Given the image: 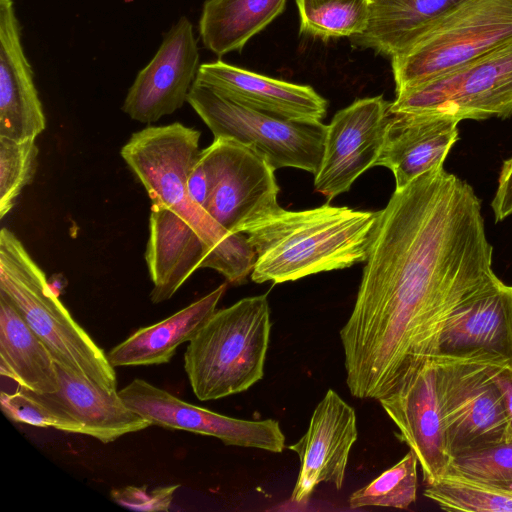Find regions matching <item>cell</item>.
Listing matches in <instances>:
<instances>
[{
  "instance_id": "cell-1",
  "label": "cell",
  "mask_w": 512,
  "mask_h": 512,
  "mask_svg": "<svg viewBox=\"0 0 512 512\" xmlns=\"http://www.w3.org/2000/svg\"><path fill=\"white\" fill-rule=\"evenodd\" d=\"M492 255L466 181L442 166L395 190L340 330L350 394L378 401L436 355L451 315L501 281Z\"/></svg>"
},
{
  "instance_id": "cell-2",
  "label": "cell",
  "mask_w": 512,
  "mask_h": 512,
  "mask_svg": "<svg viewBox=\"0 0 512 512\" xmlns=\"http://www.w3.org/2000/svg\"><path fill=\"white\" fill-rule=\"evenodd\" d=\"M378 212L335 207L279 208L251 226L255 283L280 284L365 262Z\"/></svg>"
},
{
  "instance_id": "cell-3",
  "label": "cell",
  "mask_w": 512,
  "mask_h": 512,
  "mask_svg": "<svg viewBox=\"0 0 512 512\" xmlns=\"http://www.w3.org/2000/svg\"><path fill=\"white\" fill-rule=\"evenodd\" d=\"M200 137L199 130L179 122L148 126L133 133L120 153L152 204L179 214L206 241L209 254L202 268L219 272L231 284H240L251 274L256 259L247 236L223 228L188 194V178L202 151Z\"/></svg>"
},
{
  "instance_id": "cell-4",
  "label": "cell",
  "mask_w": 512,
  "mask_h": 512,
  "mask_svg": "<svg viewBox=\"0 0 512 512\" xmlns=\"http://www.w3.org/2000/svg\"><path fill=\"white\" fill-rule=\"evenodd\" d=\"M0 293L46 345L56 364L109 392L117 391L115 367L107 355L74 320L43 270L8 228L0 232Z\"/></svg>"
},
{
  "instance_id": "cell-5",
  "label": "cell",
  "mask_w": 512,
  "mask_h": 512,
  "mask_svg": "<svg viewBox=\"0 0 512 512\" xmlns=\"http://www.w3.org/2000/svg\"><path fill=\"white\" fill-rule=\"evenodd\" d=\"M271 331L267 295L216 310L189 341L184 369L195 396L217 400L248 390L264 375Z\"/></svg>"
},
{
  "instance_id": "cell-6",
  "label": "cell",
  "mask_w": 512,
  "mask_h": 512,
  "mask_svg": "<svg viewBox=\"0 0 512 512\" xmlns=\"http://www.w3.org/2000/svg\"><path fill=\"white\" fill-rule=\"evenodd\" d=\"M512 42V0H462L405 51L391 58L396 93Z\"/></svg>"
},
{
  "instance_id": "cell-7",
  "label": "cell",
  "mask_w": 512,
  "mask_h": 512,
  "mask_svg": "<svg viewBox=\"0 0 512 512\" xmlns=\"http://www.w3.org/2000/svg\"><path fill=\"white\" fill-rule=\"evenodd\" d=\"M452 457L508 441V419L492 369L501 357L483 351L433 356ZM506 362V361H505Z\"/></svg>"
},
{
  "instance_id": "cell-8",
  "label": "cell",
  "mask_w": 512,
  "mask_h": 512,
  "mask_svg": "<svg viewBox=\"0 0 512 512\" xmlns=\"http://www.w3.org/2000/svg\"><path fill=\"white\" fill-rule=\"evenodd\" d=\"M187 102L214 138H229L252 147L275 169L317 172L327 128L322 122L269 116L238 105L198 82L192 85Z\"/></svg>"
},
{
  "instance_id": "cell-9",
  "label": "cell",
  "mask_w": 512,
  "mask_h": 512,
  "mask_svg": "<svg viewBox=\"0 0 512 512\" xmlns=\"http://www.w3.org/2000/svg\"><path fill=\"white\" fill-rule=\"evenodd\" d=\"M390 110L484 120L512 116V42L413 88L396 93Z\"/></svg>"
},
{
  "instance_id": "cell-10",
  "label": "cell",
  "mask_w": 512,
  "mask_h": 512,
  "mask_svg": "<svg viewBox=\"0 0 512 512\" xmlns=\"http://www.w3.org/2000/svg\"><path fill=\"white\" fill-rule=\"evenodd\" d=\"M201 157L213 180L205 211L229 232L245 234L280 208L276 169L252 147L214 138Z\"/></svg>"
},
{
  "instance_id": "cell-11",
  "label": "cell",
  "mask_w": 512,
  "mask_h": 512,
  "mask_svg": "<svg viewBox=\"0 0 512 512\" xmlns=\"http://www.w3.org/2000/svg\"><path fill=\"white\" fill-rule=\"evenodd\" d=\"M390 105L383 96L362 98L334 115L314 174L315 191L332 200L375 166L385 141Z\"/></svg>"
},
{
  "instance_id": "cell-12",
  "label": "cell",
  "mask_w": 512,
  "mask_h": 512,
  "mask_svg": "<svg viewBox=\"0 0 512 512\" xmlns=\"http://www.w3.org/2000/svg\"><path fill=\"white\" fill-rule=\"evenodd\" d=\"M125 404L151 425L213 436L225 445L280 453L285 435L275 419L243 420L187 403L136 378L119 392Z\"/></svg>"
},
{
  "instance_id": "cell-13",
  "label": "cell",
  "mask_w": 512,
  "mask_h": 512,
  "mask_svg": "<svg viewBox=\"0 0 512 512\" xmlns=\"http://www.w3.org/2000/svg\"><path fill=\"white\" fill-rule=\"evenodd\" d=\"M378 401L397 426L398 437L415 453L426 485L449 472L453 457L448 448L433 357Z\"/></svg>"
},
{
  "instance_id": "cell-14",
  "label": "cell",
  "mask_w": 512,
  "mask_h": 512,
  "mask_svg": "<svg viewBox=\"0 0 512 512\" xmlns=\"http://www.w3.org/2000/svg\"><path fill=\"white\" fill-rule=\"evenodd\" d=\"M199 58L193 26L182 16L137 74L123 102V112L133 120L153 123L180 109L196 80Z\"/></svg>"
},
{
  "instance_id": "cell-15",
  "label": "cell",
  "mask_w": 512,
  "mask_h": 512,
  "mask_svg": "<svg viewBox=\"0 0 512 512\" xmlns=\"http://www.w3.org/2000/svg\"><path fill=\"white\" fill-rule=\"evenodd\" d=\"M357 437L355 410L336 391L328 389L314 409L306 433L288 446L301 463L291 501L306 503L323 482L340 490Z\"/></svg>"
},
{
  "instance_id": "cell-16",
  "label": "cell",
  "mask_w": 512,
  "mask_h": 512,
  "mask_svg": "<svg viewBox=\"0 0 512 512\" xmlns=\"http://www.w3.org/2000/svg\"><path fill=\"white\" fill-rule=\"evenodd\" d=\"M195 82L248 109L298 122H321L327 101L311 86L246 70L224 61L200 65Z\"/></svg>"
},
{
  "instance_id": "cell-17",
  "label": "cell",
  "mask_w": 512,
  "mask_h": 512,
  "mask_svg": "<svg viewBox=\"0 0 512 512\" xmlns=\"http://www.w3.org/2000/svg\"><path fill=\"white\" fill-rule=\"evenodd\" d=\"M459 120L432 112L390 110L385 141L375 166L394 175L400 190L423 173L442 167L458 140Z\"/></svg>"
},
{
  "instance_id": "cell-18",
  "label": "cell",
  "mask_w": 512,
  "mask_h": 512,
  "mask_svg": "<svg viewBox=\"0 0 512 512\" xmlns=\"http://www.w3.org/2000/svg\"><path fill=\"white\" fill-rule=\"evenodd\" d=\"M46 128L13 0H0V137L36 139Z\"/></svg>"
},
{
  "instance_id": "cell-19",
  "label": "cell",
  "mask_w": 512,
  "mask_h": 512,
  "mask_svg": "<svg viewBox=\"0 0 512 512\" xmlns=\"http://www.w3.org/2000/svg\"><path fill=\"white\" fill-rule=\"evenodd\" d=\"M209 254L200 233L183 217L162 205L152 204L145 259L153 284L152 303L170 299Z\"/></svg>"
},
{
  "instance_id": "cell-20",
  "label": "cell",
  "mask_w": 512,
  "mask_h": 512,
  "mask_svg": "<svg viewBox=\"0 0 512 512\" xmlns=\"http://www.w3.org/2000/svg\"><path fill=\"white\" fill-rule=\"evenodd\" d=\"M473 351L501 357L512 367V286L500 281L447 320L438 353Z\"/></svg>"
},
{
  "instance_id": "cell-21",
  "label": "cell",
  "mask_w": 512,
  "mask_h": 512,
  "mask_svg": "<svg viewBox=\"0 0 512 512\" xmlns=\"http://www.w3.org/2000/svg\"><path fill=\"white\" fill-rule=\"evenodd\" d=\"M56 367L59 390L43 394L76 418L85 435L109 443L151 426L125 404L117 391L109 392L77 372L58 364Z\"/></svg>"
},
{
  "instance_id": "cell-22",
  "label": "cell",
  "mask_w": 512,
  "mask_h": 512,
  "mask_svg": "<svg viewBox=\"0 0 512 512\" xmlns=\"http://www.w3.org/2000/svg\"><path fill=\"white\" fill-rule=\"evenodd\" d=\"M226 288L227 284H222L168 318L138 329L110 350V363L113 367L168 363L177 348L191 341L216 311Z\"/></svg>"
},
{
  "instance_id": "cell-23",
  "label": "cell",
  "mask_w": 512,
  "mask_h": 512,
  "mask_svg": "<svg viewBox=\"0 0 512 512\" xmlns=\"http://www.w3.org/2000/svg\"><path fill=\"white\" fill-rule=\"evenodd\" d=\"M462 0H376L366 29L350 37L354 46L391 58L405 51Z\"/></svg>"
},
{
  "instance_id": "cell-24",
  "label": "cell",
  "mask_w": 512,
  "mask_h": 512,
  "mask_svg": "<svg viewBox=\"0 0 512 512\" xmlns=\"http://www.w3.org/2000/svg\"><path fill=\"white\" fill-rule=\"evenodd\" d=\"M0 374L35 393L59 390L56 362L16 307L0 293Z\"/></svg>"
},
{
  "instance_id": "cell-25",
  "label": "cell",
  "mask_w": 512,
  "mask_h": 512,
  "mask_svg": "<svg viewBox=\"0 0 512 512\" xmlns=\"http://www.w3.org/2000/svg\"><path fill=\"white\" fill-rule=\"evenodd\" d=\"M286 0H207L199 21L203 45L218 56L240 51L285 9Z\"/></svg>"
},
{
  "instance_id": "cell-26",
  "label": "cell",
  "mask_w": 512,
  "mask_h": 512,
  "mask_svg": "<svg viewBox=\"0 0 512 512\" xmlns=\"http://www.w3.org/2000/svg\"><path fill=\"white\" fill-rule=\"evenodd\" d=\"M300 31L323 40L352 37L368 24V0H296Z\"/></svg>"
},
{
  "instance_id": "cell-27",
  "label": "cell",
  "mask_w": 512,
  "mask_h": 512,
  "mask_svg": "<svg viewBox=\"0 0 512 512\" xmlns=\"http://www.w3.org/2000/svg\"><path fill=\"white\" fill-rule=\"evenodd\" d=\"M424 495L447 511L512 512V491L449 470Z\"/></svg>"
},
{
  "instance_id": "cell-28",
  "label": "cell",
  "mask_w": 512,
  "mask_h": 512,
  "mask_svg": "<svg viewBox=\"0 0 512 512\" xmlns=\"http://www.w3.org/2000/svg\"><path fill=\"white\" fill-rule=\"evenodd\" d=\"M417 465V457L410 450L392 467L354 491L348 500L349 507L356 509L379 506L407 509L416 500Z\"/></svg>"
},
{
  "instance_id": "cell-29",
  "label": "cell",
  "mask_w": 512,
  "mask_h": 512,
  "mask_svg": "<svg viewBox=\"0 0 512 512\" xmlns=\"http://www.w3.org/2000/svg\"><path fill=\"white\" fill-rule=\"evenodd\" d=\"M0 404L6 417L14 422L84 434L82 424L43 393L22 387L13 393L2 391Z\"/></svg>"
},
{
  "instance_id": "cell-30",
  "label": "cell",
  "mask_w": 512,
  "mask_h": 512,
  "mask_svg": "<svg viewBox=\"0 0 512 512\" xmlns=\"http://www.w3.org/2000/svg\"><path fill=\"white\" fill-rule=\"evenodd\" d=\"M38 147L35 139L15 141L0 137V218L14 207L22 189L34 178Z\"/></svg>"
},
{
  "instance_id": "cell-31",
  "label": "cell",
  "mask_w": 512,
  "mask_h": 512,
  "mask_svg": "<svg viewBox=\"0 0 512 512\" xmlns=\"http://www.w3.org/2000/svg\"><path fill=\"white\" fill-rule=\"evenodd\" d=\"M450 470L512 491V441H504L453 457Z\"/></svg>"
},
{
  "instance_id": "cell-32",
  "label": "cell",
  "mask_w": 512,
  "mask_h": 512,
  "mask_svg": "<svg viewBox=\"0 0 512 512\" xmlns=\"http://www.w3.org/2000/svg\"><path fill=\"white\" fill-rule=\"evenodd\" d=\"M180 485L157 487L148 492L147 486H127L111 491L112 499L119 505L134 511L167 512Z\"/></svg>"
},
{
  "instance_id": "cell-33",
  "label": "cell",
  "mask_w": 512,
  "mask_h": 512,
  "mask_svg": "<svg viewBox=\"0 0 512 512\" xmlns=\"http://www.w3.org/2000/svg\"><path fill=\"white\" fill-rule=\"evenodd\" d=\"M491 207L496 222L512 215V157L503 162Z\"/></svg>"
},
{
  "instance_id": "cell-34",
  "label": "cell",
  "mask_w": 512,
  "mask_h": 512,
  "mask_svg": "<svg viewBox=\"0 0 512 512\" xmlns=\"http://www.w3.org/2000/svg\"><path fill=\"white\" fill-rule=\"evenodd\" d=\"M212 181L210 169L200 154L189 175L187 189L190 199L204 210L212 191Z\"/></svg>"
},
{
  "instance_id": "cell-35",
  "label": "cell",
  "mask_w": 512,
  "mask_h": 512,
  "mask_svg": "<svg viewBox=\"0 0 512 512\" xmlns=\"http://www.w3.org/2000/svg\"><path fill=\"white\" fill-rule=\"evenodd\" d=\"M492 375L504 401L508 419V441H512V367L505 361H498L493 366Z\"/></svg>"
},
{
  "instance_id": "cell-36",
  "label": "cell",
  "mask_w": 512,
  "mask_h": 512,
  "mask_svg": "<svg viewBox=\"0 0 512 512\" xmlns=\"http://www.w3.org/2000/svg\"><path fill=\"white\" fill-rule=\"evenodd\" d=\"M368 1H369L370 3H373V2H375L376 0H368Z\"/></svg>"
}]
</instances>
